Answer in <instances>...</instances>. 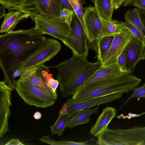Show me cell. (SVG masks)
Listing matches in <instances>:
<instances>
[{"label":"cell","instance_id":"obj_5","mask_svg":"<svg viewBox=\"0 0 145 145\" xmlns=\"http://www.w3.org/2000/svg\"><path fill=\"white\" fill-rule=\"evenodd\" d=\"M14 89L29 105L46 108L54 104L57 100L33 85L28 80L20 78L16 80Z\"/></svg>","mask_w":145,"mask_h":145},{"label":"cell","instance_id":"obj_32","mask_svg":"<svg viewBox=\"0 0 145 145\" xmlns=\"http://www.w3.org/2000/svg\"><path fill=\"white\" fill-rule=\"evenodd\" d=\"M126 50L125 48L119 57L117 63L123 72L127 71L126 67Z\"/></svg>","mask_w":145,"mask_h":145},{"label":"cell","instance_id":"obj_30","mask_svg":"<svg viewBox=\"0 0 145 145\" xmlns=\"http://www.w3.org/2000/svg\"><path fill=\"white\" fill-rule=\"evenodd\" d=\"M123 23L126 27L131 33L134 38L142 42H145L144 36L136 28L127 22H125Z\"/></svg>","mask_w":145,"mask_h":145},{"label":"cell","instance_id":"obj_26","mask_svg":"<svg viewBox=\"0 0 145 145\" xmlns=\"http://www.w3.org/2000/svg\"><path fill=\"white\" fill-rule=\"evenodd\" d=\"M76 113H67L65 114H58V117L55 123L50 126L51 131L53 134L62 135L71 117Z\"/></svg>","mask_w":145,"mask_h":145},{"label":"cell","instance_id":"obj_44","mask_svg":"<svg viewBox=\"0 0 145 145\" xmlns=\"http://www.w3.org/2000/svg\"><path fill=\"white\" fill-rule=\"evenodd\" d=\"M91 0L93 2V3H94V1L95 0Z\"/></svg>","mask_w":145,"mask_h":145},{"label":"cell","instance_id":"obj_36","mask_svg":"<svg viewBox=\"0 0 145 145\" xmlns=\"http://www.w3.org/2000/svg\"><path fill=\"white\" fill-rule=\"evenodd\" d=\"M5 145H24L22 142H21L18 139L12 138L7 141Z\"/></svg>","mask_w":145,"mask_h":145},{"label":"cell","instance_id":"obj_3","mask_svg":"<svg viewBox=\"0 0 145 145\" xmlns=\"http://www.w3.org/2000/svg\"><path fill=\"white\" fill-rule=\"evenodd\" d=\"M131 73L124 71L82 85L72 98L76 102H82L114 94L128 93L133 91L141 81Z\"/></svg>","mask_w":145,"mask_h":145},{"label":"cell","instance_id":"obj_22","mask_svg":"<svg viewBox=\"0 0 145 145\" xmlns=\"http://www.w3.org/2000/svg\"><path fill=\"white\" fill-rule=\"evenodd\" d=\"M95 8L101 19H112L114 10L112 0H95Z\"/></svg>","mask_w":145,"mask_h":145},{"label":"cell","instance_id":"obj_41","mask_svg":"<svg viewBox=\"0 0 145 145\" xmlns=\"http://www.w3.org/2000/svg\"><path fill=\"white\" fill-rule=\"evenodd\" d=\"M33 117L36 120H39L42 117L41 113L38 111L35 112L33 114Z\"/></svg>","mask_w":145,"mask_h":145},{"label":"cell","instance_id":"obj_12","mask_svg":"<svg viewBox=\"0 0 145 145\" xmlns=\"http://www.w3.org/2000/svg\"><path fill=\"white\" fill-rule=\"evenodd\" d=\"M145 42L133 38L127 45L126 67L127 71L133 72L138 62L145 59Z\"/></svg>","mask_w":145,"mask_h":145},{"label":"cell","instance_id":"obj_11","mask_svg":"<svg viewBox=\"0 0 145 145\" xmlns=\"http://www.w3.org/2000/svg\"><path fill=\"white\" fill-rule=\"evenodd\" d=\"M123 95L122 94L116 93L82 102H76L71 98L68 99L63 105L67 113H77L81 110L90 108L103 104L110 103L120 98Z\"/></svg>","mask_w":145,"mask_h":145},{"label":"cell","instance_id":"obj_21","mask_svg":"<svg viewBox=\"0 0 145 145\" xmlns=\"http://www.w3.org/2000/svg\"><path fill=\"white\" fill-rule=\"evenodd\" d=\"M102 29L101 38L106 36H114L125 30L127 28L123 22L113 20H105L101 19Z\"/></svg>","mask_w":145,"mask_h":145},{"label":"cell","instance_id":"obj_40","mask_svg":"<svg viewBox=\"0 0 145 145\" xmlns=\"http://www.w3.org/2000/svg\"><path fill=\"white\" fill-rule=\"evenodd\" d=\"M134 0H124L123 6L124 7H126L131 6Z\"/></svg>","mask_w":145,"mask_h":145},{"label":"cell","instance_id":"obj_43","mask_svg":"<svg viewBox=\"0 0 145 145\" xmlns=\"http://www.w3.org/2000/svg\"><path fill=\"white\" fill-rule=\"evenodd\" d=\"M144 40H145V35H144ZM144 56H145V47H144Z\"/></svg>","mask_w":145,"mask_h":145},{"label":"cell","instance_id":"obj_42","mask_svg":"<svg viewBox=\"0 0 145 145\" xmlns=\"http://www.w3.org/2000/svg\"><path fill=\"white\" fill-rule=\"evenodd\" d=\"M142 18H142V20L143 23L144 24V32L145 33V17H144Z\"/></svg>","mask_w":145,"mask_h":145},{"label":"cell","instance_id":"obj_33","mask_svg":"<svg viewBox=\"0 0 145 145\" xmlns=\"http://www.w3.org/2000/svg\"><path fill=\"white\" fill-rule=\"evenodd\" d=\"M47 84L55 93L57 94V89L59 85V82L56 79H54L52 74L50 76L47 80Z\"/></svg>","mask_w":145,"mask_h":145},{"label":"cell","instance_id":"obj_15","mask_svg":"<svg viewBox=\"0 0 145 145\" xmlns=\"http://www.w3.org/2000/svg\"><path fill=\"white\" fill-rule=\"evenodd\" d=\"M35 9L33 21L38 14L52 17H59L60 11L64 8L59 0H33Z\"/></svg>","mask_w":145,"mask_h":145},{"label":"cell","instance_id":"obj_38","mask_svg":"<svg viewBox=\"0 0 145 145\" xmlns=\"http://www.w3.org/2000/svg\"><path fill=\"white\" fill-rule=\"evenodd\" d=\"M63 8L73 10L69 0H59Z\"/></svg>","mask_w":145,"mask_h":145},{"label":"cell","instance_id":"obj_14","mask_svg":"<svg viewBox=\"0 0 145 145\" xmlns=\"http://www.w3.org/2000/svg\"><path fill=\"white\" fill-rule=\"evenodd\" d=\"M145 142L138 141L126 137L115 129L107 128L97 136V144L99 145H143Z\"/></svg>","mask_w":145,"mask_h":145},{"label":"cell","instance_id":"obj_19","mask_svg":"<svg viewBox=\"0 0 145 145\" xmlns=\"http://www.w3.org/2000/svg\"><path fill=\"white\" fill-rule=\"evenodd\" d=\"M0 3L9 10H23L29 13L30 15L35 10L33 0H0Z\"/></svg>","mask_w":145,"mask_h":145},{"label":"cell","instance_id":"obj_31","mask_svg":"<svg viewBox=\"0 0 145 145\" xmlns=\"http://www.w3.org/2000/svg\"><path fill=\"white\" fill-rule=\"evenodd\" d=\"M133 93L126 100L124 105L127 103L128 101L134 98L138 99L140 98H145V83L143 85L136 87L133 90Z\"/></svg>","mask_w":145,"mask_h":145},{"label":"cell","instance_id":"obj_2","mask_svg":"<svg viewBox=\"0 0 145 145\" xmlns=\"http://www.w3.org/2000/svg\"><path fill=\"white\" fill-rule=\"evenodd\" d=\"M88 56L73 55L69 59L54 66L56 69V79L63 97L72 96L102 65L100 61L89 62Z\"/></svg>","mask_w":145,"mask_h":145},{"label":"cell","instance_id":"obj_25","mask_svg":"<svg viewBox=\"0 0 145 145\" xmlns=\"http://www.w3.org/2000/svg\"><path fill=\"white\" fill-rule=\"evenodd\" d=\"M114 38V36H106L103 37L96 44V51L97 55L96 57L97 60L102 63L106 57L111 46Z\"/></svg>","mask_w":145,"mask_h":145},{"label":"cell","instance_id":"obj_7","mask_svg":"<svg viewBox=\"0 0 145 145\" xmlns=\"http://www.w3.org/2000/svg\"><path fill=\"white\" fill-rule=\"evenodd\" d=\"M87 41L84 28L74 12L68 36L62 42L72 50L73 55L82 56L88 55Z\"/></svg>","mask_w":145,"mask_h":145},{"label":"cell","instance_id":"obj_10","mask_svg":"<svg viewBox=\"0 0 145 145\" xmlns=\"http://www.w3.org/2000/svg\"><path fill=\"white\" fill-rule=\"evenodd\" d=\"M133 37L132 34L127 29L114 36L110 50L102 65L106 66L117 63L119 57Z\"/></svg>","mask_w":145,"mask_h":145},{"label":"cell","instance_id":"obj_17","mask_svg":"<svg viewBox=\"0 0 145 145\" xmlns=\"http://www.w3.org/2000/svg\"><path fill=\"white\" fill-rule=\"evenodd\" d=\"M11 10L5 14L1 26V33L12 31L18 23L30 16L29 13L23 10Z\"/></svg>","mask_w":145,"mask_h":145},{"label":"cell","instance_id":"obj_28","mask_svg":"<svg viewBox=\"0 0 145 145\" xmlns=\"http://www.w3.org/2000/svg\"><path fill=\"white\" fill-rule=\"evenodd\" d=\"M74 12L73 10L64 8L60 11L59 17L70 26Z\"/></svg>","mask_w":145,"mask_h":145},{"label":"cell","instance_id":"obj_16","mask_svg":"<svg viewBox=\"0 0 145 145\" xmlns=\"http://www.w3.org/2000/svg\"><path fill=\"white\" fill-rule=\"evenodd\" d=\"M116 111L112 107H106L103 109L94 125L91 127L90 133L95 136H97L107 128L111 120L115 116Z\"/></svg>","mask_w":145,"mask_h":145},{"label":"cell","instance_id":"obj_34","mask_svg":"<svg viewBox=\"0 0 145 145\" xmlns=\"http://www.w3.org/2000/svg\"><path fill=\"white\" fill-rule=\"evenodd\" d=\"M132 5L139 9L145 11V0H134Z\"/></svg>","mask_w":145,"mask_h":145},{"label":"cell","instance_id":"obj_37","mask_svg":"<svg viewBox=\"0 0 145 145\" xmlns=\"http://www.w3.org/2000/svg\"><path fill=\"white\" fill-rule=\"evenodd\" d=\"M124 0H112L113 6L114 10L119 9L123 4Z\"/></svg>","mask_w":145,"mask_h":145},{"label":"cell","instance_id":"obj_39","mask_svg":"<svg viewBox=\"0 0 145 145\" xmlns=\"http://www.w3.org/2000/svg\"><path fill=\"white\" fill-rule=\"evenodd\" d=\"M5 9L6 8L3 5L0 6V18L1 19L5 15Z\"/></svg>","mask_w":145,"mask_h":145},{"label":"cell","instance_id":"obj_23","mask_svg":"<svg viewBox=\"0 0 145 145\" xmlns=\"http://www.w3.org/2000/svg\"><path fill=\"white\" fill-rule=\"evenodd\" d=\"M124 19L127 22L136 28L143 35L144 27L140 17V12L138 8H135L128 10L125 13Z\"/></svg>","mask_w":145,"mask_h":145},{"label":"cell","instance_id":"obj_9","mask_svg":"<svg viewBox=\"0 0 145 145\" xmlns=\"http://www.w3.org/2000/svg\"><path fill=\"white\" fill-rule=\"evenodd\" d=\"M52 74L48 67L42 65L35 70L23 75L20 78L28 80L34 86L57 99L58 94L55 93L47 84V79Z\"/></svg>","mask_w":145,"mask_h":145},{"label":"cell","instance_id":"obj_29","mask_svg":"<svg viewBox=\"0 0 145 145\" xmlns=\"http://www.w3.org/2000/svg\"><path fill=\"white\" fill-rule=\"evenodd\" d=\"M41 142L46 144L54 145H70V140L56 141L51 139L48 136H43L39 139Z\"/></svg>","mask_w":145,"mask_h":145},{"label":"cell","instance_id":"obj_8","mask_svg":"<svg viewBox=\"0 0 145 145\" xmlns=\"http://www.w3.org/2000/svg\"><path fill=\"white\" fill-rule=\"evenodd\" d=\"M13 89L5 81L0 82V137L10 131L8 121L11 114V94Z\"/></svg>","mask_w":145,"mask_h":145},{"label":"cell","instance_id":"obj_45","mask_svg":"<svg viewBox=\"0 0 145 145\" xmlns=\"http://www.w3.org/2000/svg\"></svg>","mask_w":145,"mask_h":145},{"label":"cell","instance_id":"obj_27","mask_svg":"<svg viewBox=\"0 0 145 145\" xmlns=\"http://www.w3.org/2000/svg\"><path fill=\"white\" fill-rule=\"evenodd\" d=\"M73 10L79 19L86 33L89 43H91L93 40L89 34L84 21L82 5L85 0H69Z\"/></svg>","mask_w":145,"mask_h":145},{"label":"cell","instance_id":"obj_4","mask_svg":"<svg viewBox=\"0 0 145 145\" xmlns=\"http://www.w3.org/2000/svg\"><path fill=\"white\" fill-rule=\"evenodd\" d=\"M58 41L51 38L46 39L38 49L21 64L18 69L19 76L36 69L39 66L55 56L61 49Z\"/></svg>","mask_w":145,"mask_h":145},{"label":"cell","instance_id":"obj_1","mask_svg":"<svg viewBox=\"0 0 145 145\" xmlns=\"http://www.w3.org/2000/svg\"><path fill=\"white\" fill-rule=\"evenodd\" d=\"M35 27L6 32L0 35V66L4 81L13 89L22 63L40 46L46 38Z\"/></svg>","mask_w":145,"mask_h":145},{"label":"cell","instance_id":"obj_13","mask_svg":"<svg viewBox=\"0 0 145 145\" xmlns=\"http://www.w3.org/2000/svg\"><path fill=\"white\" fill-rule=\"evenodd\" d=\"M84 16L88 32L96 44L101 39L102 22L95 7L89 6L85 8Z\"/></svg>","mask_w":145,"mask_h":145},{"label":"cell","instance_id":"obj_20","mask_svg":"<svg viewBox=\"0 0 145 145\" xmlns=\"http://www.w3.org/2000/svg\"><path fill=\"white\" fill-rule=\"evenodd\" d=\"M99 106L98 105L92 109L88 108L79 110L70 119L66 127L72 128L76 126L89 123L90 120V116L94 113L98 114Z\"/></svg>","mask_w":145,"mask_h":145},{"label":"cell","instance_id":"obj_18","mask_svg":"<svg viewBox=\"0 0 145 145\" xmlns=\"http://www.w3.org/2000/svg\"><path fill=\"white\" fill-rule=\"evenodd\" d=\"M123 72L117 63L103 66L102 65L82 85L88 84Z\"/></svg>","mask_w":145,"mask_h":145},{"label":"cell","instance_id":"obj_35","mask_svg":"<svg viewBox=\"0 0 145 145\" xmlns=\"http://www.w3.org/2000/svg\"><path fill=\"white\" fill-rule=\"evenodd\" d=\"M145 112H143L139 114H133L131 113H129L127 115L124 116L122 114L119 115L118 117V118H122L123 119L127 118L128 119H130L131 118H134L137 117H139L142 115L144 114Z\"/></svg>","mask_w":145,"mask_h":145},{"label":"cell","instance_id":"obj_24","mask_svg":"<svg viewBox=\"0 0 145 145\" xmlns=\"http://www.w3.org/2000/svg\"><path fill=\"white\" fill-rule=\"evenodd\" d=\"M119 134L129 138L145 142V126H136L127 129H116Z\"/></svg>","mask_w":145,"mask_h":145},{"label":"cell","instance_id":"obj_6","mask_svg":"<svg viewBox=\"0 0 145 145\" xmlns=\"http://www.w3.org/2000/svg\"><path fill=\"white\" fill-rule=\"evenodd\" d=\"M35 29L42 35L46 34L63 42L67 37L70 26L59 17L38 14L34 19Z\"/></svg>","mask_w":145,"mask_h":145}]
</instances>
